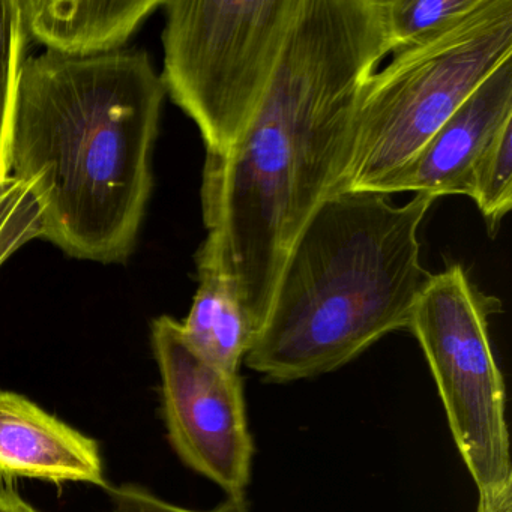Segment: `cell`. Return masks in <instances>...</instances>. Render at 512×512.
I'll return each mask as SVG.
<instances>
[{
	"instance_id": "cell-1",
	"label": "cell",
	"mask_w": 512,
	"mask_h": 512,
	"mask_svg": "<svg viewBox=\"0 0 512 512\" xmlns=\"http://www.w3.org/2000/svg\"><path fill=\"white\" fill-rule=\"evenodd\" d=\"M389 53L385 0H301L256 115L227 154L206 155L197 257L235 284L257 334L299 233L340 185L362 91Z\"/></svg>"
},
{
	"instance_id": "cell-2",
	"label": "cell",
	"mask_w": 512,
	"mask_h": 512,
	"mask_svg": "<svg viewBox=\"0 0 512 512\" xmlns=\"http://www.w3.org/2000/svg\"><path fill=\"white\" fill-rule=\"evenodd\" d=\"M164 95L161 76L140 50L26 59L8 166L40 196L44 239L76 259L130 256L154 185Z\"/></svg>"
},
{
	"instance_id": "cell-3",
	"label": "cell",
	"mask_w": 512,
	"mask_h": 512,
	"mask_svg": "<svg viewBox=\"0 0 512 512\" xmlns=\"http://www.w3.org/2000/svg\"><path fill=\"white\" fill-rule=\"evenodd\" d=\"M434 197L395 206L373 191L332 194L293 244L245 364L269 382L337 370L409 329L433 274L418 232Z\"/></svg>"
},
{
	"instance_id": "cell-4",
	"label": "cell",
	"mask_w": 512,
	"mask_h": 512,
	"mask_svg": "<svg viewBox=\"0 0 512 512\" xmlns=\"http://www.w3.org/2000/svg\"><path fill=\"white\" fill-rule=\"evenodd\" d=\"M509 58L512 0H490L449 31L394 53L365 83L335 194L376 193Z\"/></svg>"
},
{
	"instance_id": "cell-5",
	"label": "cell",
	"mask_w": 512,
	"mask_h": 512,
	"mask_svg": "<svg viewBox=\"0 0 512 512\" xmlns=\"http://www.w3.org/2000/svg\"><path fill=\"white\" fill-rule=\"evenodd\" d=\"M164 89L227 154L268 92L301 0H166Z\"/></svg>"
},
{
	"instance_id": "cell-6",
	"label": "cell",
	"mask_w": 512,
	"mask_h": 512,
	"mask_svg": "<svg viewBox=\"0 0 512 512\" xmlns=\"http://www.w3.org/2000/svg\"><path fill=\"white\" fill-rule=\"evenodd\" d=\"M500 308L499 299L470 283L463 266L451 265L433 274L409 325L479 494L512 484L505 385L488 334V319Z\"/></svg>"
},
{
	"instance_id": "cell-7",
	"label": "cell",
	"mask_w": 512,
	"mask_h": 512,
	"mask_svg": "<svg viewBox=\"0 0 512 512\" xmlns=\"http://www.w3.org/2000/svg\"><path fill=\"white\" fill-rule=\"evenodd\" d=\"M151 341L170 445L185 466L211 479L227 496H245L254 443L239 373L203 358L173 317L152 322Z\"/></svg>"
},
{
	"instance_id": "cell-8",
	"label": "cell",
	"mask_w": 512,
	"mask_h": 512,
	"mask_svg": "<svg viewBox=\"0 0 512 512\" xmlns=\"http://www.w3.org/2000/svg\"><path fill=\"white\" fill-rule=\"evenodd\" d=\"M512 118V58L497 67L406 167L376 193L467 196L476 161Z\"/></svg>"
},
{
	"instance_id": "cell-9",
	"label": "cell",
	"mask_w": 512,
	"mask_h": 512,
	"mask_svg": "<svg viewBox=\"0 0 512 512\" xmlns=\"http://www.w3.org/2000/svg\"><path fill=\"white\" fill-rule=\"evenodd\" d=\"M0 478L110 487L97 440L8 389H0Z\"/></svg>"
},
{
	"instance_id": "cell-10",
	"label": "cell",
	"mask_w": 512,
	"mask_h": 512,
	"mask_svg": "<svg viewBox=\"0 0 512 512\" xmlns=\"http://www.w3.org/2000/svg\"><path fill=\"white\" fill-rule=\"evenodd\" d=\"M166 0H19L29 40L65 58L118 52Z\"/></svg>"
},
{
	"instance_id": "cell-11",
	"label": "cell",
	"mask_w": 512,
	"mask_h": 512,
	"mask_svg": "<svg viewBox=\"0 0 512 512\" xmlns=\"http://www.w3.org/2000/svg\"><path fill=\"white\" fill-rule=\"evenodd\" d=\"M196 260L200 284L182 331L203 358L239 373L256 340V325L229 277L211 260Z\"/></svg>"
},
{
	"instance_id": "cell-12",
	"label": "cell",
	"mask_w": 512,
	"mask_h": 512,
	"mask_svg": "<svg viewBox=\"0 0 512 512\" xmlns=\"http://www.w3.org/2000/svg\"><path fill=\"white\" fill-rule=\"evenodd\" d=\"M490 0H385L392 55L457 26Z\"/></svg>"
},
{
	"instance_id": "cell-13",
	"label": "cell",
	"mask_w": 512,
	"mask_h": 512,
	"mask_svg": "<svg viewBox=\"0 0 512 512\" xmlns=\"http://www.w3.org/2000/svg\"><path fill=\"white\" fill-rule=\"evenodd\" d=\"M28 44L19 0H0V178L10 176L8 146Z\"/></svg>"
},
{
	"instance_id": "cell-14",
	"label": "cell",
	"mask_w": 512,
	"mask_h": 512,
	"mask_svg": "<svg viewBox=\"0 0 512 512\" xmlns=\"http://www.w3.org/2000/svg\"><path fill=\"white\" fill-rule=\"evenodd\" d=\"M470 199L478 206L490 230H496L511 211L512 118L503 122L476 161Z\"/></svg>"
},
{
	"instance_id": "cell-15",
	"label": "cell",
	"mask_w": 512,
	"mask_h": 512,
	"mask_svg": "<svg viewBox=\"0 0 512 512\" xmlns=\"http://www.w3.org/2000/svg\"><path fill=\"white\" fill-rule=\"evenodd\" d=\"M107 493L112 503L109 512H250L245 496H227V499L212 511H193L173 505L148 488L133 482L110 485Z\"/></svg>"
},
{
	"instance_id": "cell-16",
	"label": "cell",
	"mask_w": 512,
	"mask_h": 512,
	"mask_svg": "<svg viewBox=\"0 0 512 512\" xmlns=\"http://www.w3.org/2000/svg\"><path fill=\"white\" fill-rule=\"evenodd\" d=\"M476 512H512V484L479 494Z\"/></svg>"
},
{
	"instance_id": "cell-17",
	"label": "cell",
	"mask_w": 512,
	"mask_h": 512,
	"mask_svg": "<svg viewBox=\"0 0 512 512\" xmlns=\"http://www.w3.org/2000/svg\"><path fill=\"white\" fill-rule=\"evenodd\" d=\"M0 512H43L26 502L16 490L0 487Z\"/></svg>"
}]
</instances>
